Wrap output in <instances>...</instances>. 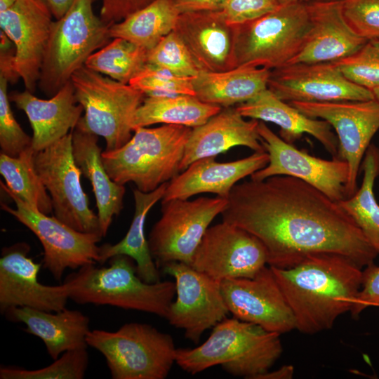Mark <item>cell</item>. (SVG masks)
Listing matches in <instances>:
<instances>
[{
	"label": "cell",
	"mask_w": 379,
	"mask_h": 379,
	"mask_svg": "<svg viewBox=\"0 0 379 379\" xmlns=\"http://www.w3.org/2000/svg\"><path fill=\"white\" fill-rule=\"evenodd\" d=\"M147 50L126 39L114 38L87 59L85 67L129 84L147 64Z\"/></svg>",
	"instance_id": "obj_35"
},
{
	"label": "cell",
	"mask_w": 379,
	"mask_h": 379,
	"mask_svg": "<svg viewBox=\"0 0 379 379\" xmlns=\"http://www.w3.org/2000/svg\"><path fill=\"white\" fill-rule=\"evenodd\" d=\"M53 18L58 20L62 17L69 8L74 0H46Z\"/></svg>",
	"instance_id": "obj_48"
},
{
	"label": "cell",
	"mask_w": 379,
	"mask_h": 379,
	"mask_svg": "<svg viewBox=\"0 0 379 379\" xmlns=\"http://www.w3.org/2000/svg\"><path fill=\"white\" fill-rule=\"evenodd\" d=\"M109 266L88 264L65 279L69 298L78 304L110 305L165 318L175 295L171 281L147 283L137 274L134 260L125 255L109 260Z\"/></svg>",
	"instance_id": "obj_4"
},
{
	"label": "cell",
	"mask_w": 379,
	"mask_h": 379,
	"mask_svg": "<svg viewBox=\"0 0 379 379\" xmlns=\"http://www.w3.org/2000/svg\"><path fill=\"white\" fill-rule=\"evenodd\" d=\"M220 286L234 317L280 335L295 329L293 314L270 266L252 278L226 279Z\"/></svg>",
	"instance_id": "obj_17"
},
{
	"label": "cell",
	"mask_w": 379,
	"mask_h": 379,
	"mask_svg": "<svg viewBox=\"0 0 379 379\" xmlns=\"http://www.w3.org/2000/svg\"><path fill=\"white\" fill-rule=\"evenodd\" d=\"M268 162L266 151L254 152L247 157L229 162L216 161L215 157L198 159L168 182L161 200L187 199L201 193L227 199L239 180L265 167Z\"/></svg>",
	"instance_id": "obj_22"
},
{
	"label": "cell",
	"mask_w": 379,
	"mask_h": 379,
	"mask_svg": "<svg viewBox=\"0 0 379 379\" xmlns=\"http://www.w3.org/2000/svg\"><path fill=\"white\" fill-rule=\"evenodd\" d=\"M171 1L180 13L220 11L224 1V0Z\"/></svg>",
	"instance_id": "obj_46"
},
{
	"label": "cell",
	"mask_w": 379,
	"mask_h": 379,
	"mask_svg": "<svg viewBox=\"0 0 379 379\" xmlns=\"http://www.w3.org/2000/svg\"><path fill=\"white\" fill-rule=\"evenodd\" d=\"M258 133L267 152V165L250 177L261 180L274 175H287L300 179L320 190L334 201L347 198L346 186L349 170L346 162L333 158L327 160L312 156L296 148L277 135L265 122L260 121Z\"/></svg>",
	"instance_id": "obj_16"
},
{
	"label": "cell",
	"mask_w": 379,
	"mask_h": 379,
	"mask_svg": "<svg viewBox=\"0 0 379 379\" xmlns=\"http://www.w3.org/2000/svg\"><path fill=\"white\" fill-rule=\"evenodd\" d=\"M153 0H102L100 17L112 25L125 18L133 12L144 7Z\"/></svg>",
	"instance_id": "obj_44"
},
{
	"label": "cell",
	"mask_w": 379,
	"mask_h": 379,
	"mask_svg": "<svg viewBox=\"0 0 379 379\" xmlns=\"http://www.w3.org/2000/svg\"><path fill=\"white\" fill-rule=\"evenodd\" d=\"M16 0H0V13L8 9Z\"/></svg>",
	"instance_id": "obj_49"
},
{
	"label": "cell",
	"mask_w": 379,
	"mask_h": 379,
	"mask_svg": "<svg viewBox=\"0 0 379 379\" xmlns=\"http://www.w3.org/2000/svg\"><path fill=\"white\" fill-rule=\"evenodd\" d=\"M29 246L17 243L1 250L0 258V311L15 307L58 312L66 308L67 285H44L38 279L41 264L28 257Z\"/></svg>",
	"instance_id": "obj_20"
},
{
	"label": "cell",
	"mask_w": 379,
	"mask_h": 379,
	"mask_svg": "<svg viewBox=\"0 0 379 379\" xmlns=\"http://www.w3.org/2000/svg\"><path fill=\"white\" fill-rule=\"evenodd\" d=\"M277 0H224L220 13L231 26L256 20L277 9Z\"/></svg>",
	"instance_id": "obj_42"
},
{
	"label": "cell",
	"mask_w": 379,
	"mask_h": 379,
	"mask_svg": "<svg viewBox=\"0 0 379 379\" xmlns=\"http://www.w3.org/2000/svg\"><path fill=\"white\" fill-rule=\"evenodd\" d=\"M267 88L288 102L374 99L371 90L347 79L333 62L292 63L271 70Z\"/></svg>",
	"instance_id": "obj_18"
},
{
	"label": "cell",
	"mask_w": 379,
	"mask_h": 379,
	"mask_svg": "<svg viewBox=\"0 0 379 379\" xmlns=\"http://www.w3.org/2000/svg\"><path fill=\"white\" fill-rule=\"evenodd\" d=\"M371 305H379V266L374 262L362 270L361 288L350 310L351 314L357 317Z\"/></svg>",
	"instance_id": "obj_43"
},
{
	"label": "cell",
	"mask_w": 379,
	"mask_h": 379,
	"mask_svg": "<svg viewBox=\"0 0 379 379\" xmlns=\"http://www.w3.org/2000/svg\"><path fill=\"white\" fill-rule=\"evenodd\" d=\"M86 343L103 355L113 379H164L175 363L173 337L147 324L90 330Z\"/></svg>",
	"instance_id": "obj_8"
},
{
	"label": "cell",
	"mask_w": 379,
	"mask_h": 379,
	"mask_svg": "<svg viewBox=\"0 0 379 379\" xmlns=\"http://www.w3.org/2000/svg\"><path fill=\"white\" fill-rule=\"evenodd\" d=\"M259 122L254 119L246 120L236 107L222 108L206 123L192 128L180 171L198 159L215 157L236 146L246 147L254 152L265 151L258 133Z\"/></svg>",
	"instance_id": "obj_24"
},
{
	"label": "cell",
	"mask_w": 379,
	"mask_h": 379,
	"mask_svg": "<svg viewBox=\"0 0 379 379\" xmlns=\"http://www.w3.org/2000/svg\"><path fill=\"white\" fill-rule=\"evenodd\" d=\"M32 147L13 157L0 154V173L7 187L32 208L45 214L53 212L51 199L34 166Z\"/></svg>",
	"instance_id": "obj_34"
},
{
	"label": "cell",
	"mask_w": 379,
	"mask_h": 379,
	"mask_svg": "<svg viewBox=\"0 0 379 379\" xmlns=\"http://www.w3.org/2000/svg\"><path fill=\"white\" fill-rule=\"evenodd\" d=\"M310 22L307 3L299 1L234 25V68L251 66L273 70L289 64L303 45Z\"/></svg>",
	"instance_id": "obj_7"
},
{
	"label": "cell",
	"mask_w": 379,
	"mask_h": 379,
	"mask_svg": "<svg viewBox=\"0 0 379 379\" xmlns=\"http://www.w3.org/2000/svg\"><path fill=\"white\" fill-rule=\"evenodd\" d=\"M77 103L84 114L77 125L106 142V151L124 146L132 137V120L145 95L140 91L85 66L71 78Z\"/></svg>",
	"instance_id": "obj_9"
},
{
	"label": "cell",
	"mask_w": 379,
	"mask_h": 379,
	"mask_svg": "<svg viewBox=\"0 0 379 379\" xmlns=\"http://www.w3.org/2000/svg\"><path fill=\"white\" fill-rule=\"evenodd\" d=\"M34 160L51 199L53 215L79 232L102 237L98 215L90 208L81 186V172L73 156L72 131L35 152Z\"/></svg>",
	"instance_id": "obj_11"
},
{
	"label": "cell",
	"mask_w": 379,
	"mask_h": 379,
	"mask_svg": "<svg viewBox=\"0 0 379 379\" xmlns=\"http://www.w3.org/2000/svg\"><path fill=\"white\" fill-rule=\"evenodd\" d=\"M371 42L378 48H379V41H371Z\"/></svg>",
	"instance_id": "obj_53"
},
{
	"label": "cell",
	"mask_w": 379,
	"mask_h": 379,
	"mask_svg": "<svg viewBox=\"0 0 379 379\" xmlns=\"http://www.w3.org/2000/svg\"><path fill=\"white\" fill-rule=\"evenodd\" d=\"M8 84L0 76V147L1 153L15 157L32 147V138L22 130L13 114Z\"/></svg>",
	"instance_id": "obj_40"
},
{
	"label": "cell",
	"mask_w": 379,
	"mask_h": 379,
	"mask_svg": "<svg viewBox=\"0 0 379 379\" xmlns=\"http://www.w3.org/2000/svg\"><path fill=\"white\" fill-rule=\"evenodd\" d=\"M293 366L292 365H285L273 371L269 370L258 375L256 379H291L293 378Z\"/></svg>",
	"instance_id": "obj_47"
},
{
	"label": "cell",
	"mask_w": 379,
	"mask_h": 379,
	"mask_svg": "<svg viewBox=\"0 0 379 379\" xmlns=\"http://www.w3.org/2000/svg\"><path fill=\"white\" fill-rule=\"evenodd\" d=\"M94 1H95V0H94Z\"/></svg>",
	"instance_id": "obj_54"
},
{
	"label": "cell",
	"mask_w": 379,
	"mask_h": 379,
	"mask_svg": "<svg viewBox=\"0 0 379 379\" xmlns=\"http://www.w3.org/2000/svg\"><path fill=\"white\" fill-rule=\"evenodd\" d=\"M194 77L175 74L166 69L147 63L129 82L145 96L189 95L195 96Z\"/></svg>",
	"instance_id": "obj_37"
},
{
	"label": "cell",
	"mask_w": 379,
	"mask_h": 379,
	"mask_svg": "<svg viewBox=\"0 0 379 379\" xmlns=\"http://www.w3.org/2000/svg\"><path fill=\"white\" fill-rule=\"evenodd\" d=\"M332 62L352 82L371 91L379 86V48L371 41L354 54Z\"/></svg>",
	"instance_id": "obj_39"
},
{
	"label": "cell",
	"mask_w": 379,
	"mask_h": 379,
	"mask_svg": "<svg viewBox=\"0 0 379 379\" xmlns=\"http://www.w3.org/2000/svg\"><path fill=\"white\" fill-rule=\"evenodd\" d=\"M94 0H74L65 15L52 24L38 86L53 96L94 52L111 39L109 28L93 9Z\"/></svg>",
	"instance_id": "obj_6"
},
{
	"label": "cell",
	"mask_w": 379,
	"mask_h": 379,
	"mask_svg": "<svg viewBox=\"0 0 379 379\" xmlns=\"http://www.w3.org/2000/svg\"><path fill=\"white\" fill-rule=\"evenodd\" d=\"M221 109L220 106L202 102L194 95L146 96L136 109L131 125L133 131L157 124L193 128L206 123Z\"/></svg>",
	"instance_id": "obj_31"
},
{
	"label": "cell",
	"mask_w": 379,
	"mask_h": 379,
	"mask_svg": "<svg viewBox=\"0 0 379 379\" xmlns=\"http://www.w3.org/2000/svg\"><path fill=\"white\" fill-rule=\"evenodd\" d=\"M235 107L245 118L277 125L280 137L288 143L293 144L307 133L317 139L333 158L337 157L338 140L331 126L324 120L305 115L267 88Z\"/></svg>",
	"instance_id": "obj_26"
},
{
	"label": "cell",
	"mask_w": 379,
	"mask_h": 379,
	"mask_svg": "<svg viewBox=\"0 0 379 379\" xmlns=\"http://www.w3.org/2000/svg\"><path fill=\"white\" fill-rule=\"evenodd\" d=\"M300 0H277V1L279 3L280 6L289 4L291 3L297 2Z\"/></svg>",
	"instance_id": "obj_50"
},
{
	"label": "cell",
	"mask_w": 379,
	"mask_h": 379,
	"mask_svg": "<svg viewBox=\"0 0 379 379\" xmlns=\"http://www.w3.org/2000/svg\"><path fill=\"white\" fill-rule=\"evenodd\" d=\"M282 351L280 334L227 317L199 346L177 348L175 363L192 375L220 365L234 376L256 379L270 369Z\"/></svg>",
	"instance_id": "obj_3"
},
{
	"label": "cell",
	"mask_w": 379,
	"mask_h": 379,
	"mask_svg": "<svg viewBox=\"0 0 379 379\" xmlns=\"http://www.w3.org/2000/svg\"><path fill=\"white\" fill-rule=\"evenodd\" d=\"M3 314L26 326L25 331L40 338L49 356L55 360L66 351L87 347L89 318L79 310L65 308L48 312L27 307H15Z\"/></svg>",
	"instance_id": "obj_27"
},
{
	"label": "cell",
	"mask_w": 379,
	"mask_h": 379,
	"mask_svg": "<svg viewBox=\"0 0 379 379\" xmlns=\"http://www.w3.org/2000/svg\"><path fill=\"white\" fill-rule=\"evenodd\" d=\"M192 130L174 124L136 128L124 146L102 152L105 168L114 182H132L138 190L152 192L180 173Z\"/></svg>",
	"instance_id": "obj_5"
},
{
	"label": "cell",
	"mask_w": 379,
	"mask_h": 379,
	"mask_svg": "<svg viewBox=\"0 0 379 379\" xmlns=\"http://www.w3.org/2000/svg\"><path fill=\"white\" fill-rule=\"evenodd\" d=\"M53 13L46 0H16L0 13V28L14 44L15 66L25 89L34 93L49 39Z\"/></svg>",
	"instance_id": "obj_19"
},
{
	"label": "cell",
	"mask_w": 379,
	"mask_h": 379,
	"mask_svg": "<svg viewBox=\"0 0 379 379\" xmlns=\"http://www.w3.org/2000/svg\"><path fill=\"white\" fill-rule=\"evenodd\" d=\"M174 31L201 71L234 68V29L220 11L180 13Z\"/></svg>",
	"instance_id": "obj_23"
},
{
	"label": "cell",
	"mask_w": 379,
	"mask_h": 379,
	"mask_svg": "<svg viewBox=\"0 0 379 379\" xmlns=\"http://www.w3.org/2000/svg\"><path fill=\"white\" fill-rule=\"evenodd\" d=\"M180 12L171 0H153L109 28L111 38L126 39L147 51L174 30Z\"/></svg>",
	"instance_id": "obj_32"
},
{
	"label": "cell",
	"mask_w": 379,
	"mask_h": 379,
	"mask_svg": "<svg viewBox=\"0 0 379 379\" xmlns=\"http://www.w3.org/2000/svg\"><path fill=\"white\" fill-rule=\"evenodd\" d=\"M343 13L353 30L368 41H379V0H341Z\"/></svg>",
	"instance_id": "obj_41"
},
{
	"label": "cell",
	"mask_w": 379,
	"mask_h": 379,
	"mask_svg": "<svg viewBox=\"0 0 379 379\" xmlns=\"http://www.w3.org/2000/svg\"><path fill=\"white\" fill-rule=\"evenodd\" d=\"M0 76L8 83L14 84L20 79L15 66V48L7 35L0 32Z\"/></svg>",
	"instance_id": "obj_45"
},
{
	"label": "cell",
	"mask_w": 379,
	"mask_h": 379,
	"mask_svg": "<svg viewBox=\"0 0 379 379\" xmlns=\"http://www.w3.org/2000/svg\"><path fill=\"white\" fill-rule=\"evenodd\" d=\"M305 3L314 2V1H340V0H300Z\"/></svg>",
	"instance_id": "obj_52"
},
{
	"label": "cell",
	"mask_w": 379,
	"mask_h": 379,
	"mask_svg": "<svg viewBox=\"0 0 379 379\" xmlns=\"http://www.w3.org/2000/svg\"><path fill=\"white\" fill-rule=\"evenodd\" d=\"M161 270L173 277L175 284L176 298L165 319L171 326L184 330L187 339L198 343L206 330L230 313L221 282L184 262H171Z\"/></svg>",
	"instance_id": "obj_14"
},
{
	"label": "cell",
	"mask_w": 379,
	"mask_h": 379,
	"mask_svg": "<svg viewBox=\"0 0 379 379\" xmlns=\"http://www.w3.org/2000/svg\"><path fill=\"white\" fill-rule=\"evenodd\" d=\"M1 188L12 199L16 208L1 203V208L26 226L39 239L44 248L43 266L56 280L67 269L78 270L88 264L99 263L102 237L79 232L59 220L32 208L11 192L2 181Z\"/></svg>",
	"instance_id": "obj_12"
},
{
	"label": "cell",
	"mask_w": 379,
	"mask_h": 379,
	"mask_svg": "<svg viewBox=\"0 0 379 379\" xmlns=\"http://www.w3.org/2000/svg\"><path fill=\"white\" fill-rule=\"evenodd\" d=\"M72 152L75 163L90 181L95 197L102 237H105L114 216L123 208L126 189L112 180L102 159L98 136L76 126L72 130Z\"/></svg>",
	"instance_id": "obj_28"
},
{
	"label": "cell",
	"mask_w": 379,
	"mask_h": 379,
	"mask_svg": "<svg viewBox=\"0 0 379 379\" xmlns=\"http://www.w3.org/2000/svg\"><path fill=\"white\" fill-rule=\"evenodd\" d=\"M10 101L22 110L32 126V149L41 151L69 133L81 117L84 109L77 102L71 80L48 100L40 99L33 93L12 91Z\"/></svg>",
	"instance_id": "obj_25"
},
{
	"label": "cell",
	"mask_w": 379,
	"mask_h": 379,
	"mask_svg": "<svg viewBox=\"0 0 379 379\" xmlns=\"http://www.w3.org/2000/svg\"><path fill=\"white\" fill-rule=\"evenodd\" d=\"M361 186L353 195L338 201L379 255V204L373 191L379 175V149L371 144L364 157Z\"/></svg>",
	"instance_id": "obj_33"
},
{
	"label": "cell",
	"mask_w": 379,
	"mask_h": 379,
	"mask_svg": "<svg viewBox=\"0 0 379 379\" xmlns=\"http://www.w3.org/2000/svg\"><path fill=\"white\" fill-rule=\"evenodd\" d=\"M168 182L156 190L143 192L137 188L133 190L135 213L130 227L125 237L115 244H105L100 246L99 263L103 264L118 255H125L135 262L137 274L145 282L161 281L160 272L150 253L148 240L145 234L146 217L150 209L162 199Z\"/></svg>",
	"instance_id": "obj_30"
},
{
	"label": "cell",
	"mask_w": 379,
	"mask_h": 379,
	"mask_svg": "<svg viewBox=\"0 0 379 379\" xmlns=\"http://www.w3.org/2000/svg\"><path fill=\"white\" fill-rule=\"evenodd\" d=\"M374 99L379 102V86L371 90Z\"/></svg>",
	"instance_id": "obj_51"
},
{
	"label": "cell",
	"mask_w": 379,
	"mask_h": 379,
	"mask_svg": "<svg viewBox=\"0 0 379 379\" xmlns=\"http://www.w3.org/2000/svg\"><path fill=\"white\" fill-rule=\"evenodd\" d=\"M288 103L310 117L327 121L335 131L338 140L336 159L346 162L349 170L347 198L353 195L364 157L379 130V102L372 99Z\"/></svg>",
	"instance_id": "obj_13"
},
{
	"label": "cell",
	"mask_w": 379,
	"mask_h": 379,
	"mask_svg": "<svg viewBox=\"0 0 379 379\" xmlns=\"http://www.w3.org/2000/svg\"><path fill=\"white\" fill-rule=\"evenodd\" d=\"M267 264L262 243L246 230L222 221L209 227L192 257L191 266L222 281L252 278Z\"/></svg>",
	"instance_id": "obj_15"
},
{
	"label": "cell",
	"mask_w": 379,
	"mask_h": 379,
	"mask_svg": "<svg viewBox=\"0 0 379 379\" xmlns=\"http://www.w3.org/2000/svg\"><path fill=\"white\" fill-rule=\"evenodd\" d=\"M88 365L87 347L65 352L54 362L44 368L27 370L1 366V379H82Z\"/></svg>",
	"instance_id": "obj_36"
},
{
	"label": "cell",
	"mask_w": 379,
	"mask_h": 379,
	"mask_svg": "<svg viewBox=\"0 0 379 379\" xmlns=\"http://www.w3.org/2000/svg\"><path fill=\"white\" fill-rule=\"evenodd\" d=\"M307 5L310 28L301 49L289 64L338 61L354 54L368 41L347 23L341 0Z\"/></svg>",
	"instance_id": "obj_21"
},
{
	"label": "cell",
	"mask_w": 379,
	"mask_h": 379,
	"mask_svg": "<svg viewBox=\"0 0 379 379\" xmlns=\"http://www.w3.org/2000/svg\"><path fill=\"white\" fill-rule=\"evenodd\" d=\"M270 267L293 314L295 329L305 334L331 328L350 312L361 285L362 268L336 253L311 254L288 268Z\"/></svg>",
	"instance_id": "obj_2"
},
{
	"label": "cell",
	"mask_w": 379,
	"mask_h": 379,
	"mask_svg": "<svg viewBox=\"0 0 379 379\" xmlns=\"http://www.w3.org/2000/svg\"><path fill=\"white\" fill-rule=\"evenodd\" d=\"M147 63L184 77H195L201 72L189 50L174 30L147 51Z\"/></svg>",
	"instance_id": "obj_38"
},
{
	"label": "cell",
	"mask_w": 379,
	"mask_h": 379,
	"mask_svg": "<svg viewBox=\"0 0 379 379\" xmlns=\"http://www.w3.org/2000/svg\"><path fill=\"white\" fill-rule=\"evenodd\" d=\"M227 199L222 221L256 237L270 267L288 268L309 255L331 253L364 268L378 256L338 201L296 178L238 182Z\"/></svg>",
	"instance_id": "obj_1"
},
{
	"label": "cell",
	"mask_w": 379,
	"mask_h": 379,
	"mask_svg": "<svg viewBox=\"0 0 379 379\" xmlns=\"http://www.w3.org/2000/svg\"><path fill=\"white\" fill-rule=\"evenodd\" d=\"M271 70L244 66L220 72L201 71L192 81L195 96L224 107L247 102L267 88Z\"/></svg>",
	"instance_id": "obj_29"
},
{
	"label": "cell",
	"mask_w": 379,
	"mask_h": 379,
	"mask_svg": "<svg viewBox=\"0 0 379 379\" xmlns=\"http://www.w3.org/2000/svg\"><path fill=\"white\" fill-rule=\"evenodd\" d=\"M227 204V199L218 196L162 201L161 218L147 239L158 269L171 262L190 265L206 231Z\"/></svg>",
	"instance_id": "obj_10"
}]
</instances>
